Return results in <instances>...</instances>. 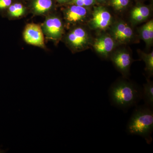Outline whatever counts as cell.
Wrapping results in <instances>:
<instances>
[{"label": "cell", "mask_w": 153, "mask_h": 153, "mask_svg": "<svg viewBox=\"0 0 153 153\" xmlns=\"http://www.w3.org/2000/svg\"><path fill=\"white\" fill-rule=\"evenodd\" d=\"M129 0H111V4L117 10H122L128 5Z\"/></svg>", "instance_id": "e0dca14e"}, {"label": "cell", "mask_w": 153, "mask_h": 153, "mask_svg": "<svg viewBox=\"0 0 153 153\" xmlns=\"http://www.w3.org/2000/svg\"><path fill=\"white\" fill-rule=\"evenodd\" d=\"M97 1H104L105 0H97Z\"/></svg>", "instance_id": "7402d4cb"}, {"label": "cell", "mask_w": 153, "mask_h": 153, "mask_svg": "<svg viewBox=\"0 0 153 153\" xmlns=\"http://www.w3.org/2000/svg\"><path fill=\"white\" fill-rule=\"evenodd\" d=\"M72 2L76 5L88 7L96 3V0H73Z\"/></svg>", "instance_id": "ac0fdd59"}, {"label": "cell", "mask_w": 153, "mask_h": 153, "mask_svg": "<svg viewBox=\"0 0 153 153\" xmlns=\"http://www.w3.org/2000/svg\"><path fill=\"white\" fill-rule=\"evenodd\" d=\"M113 62L118 69L124 75L128 74L129 69L132 62L131 55L128 52H118L112 57Z\"/></svg>", "instance_id": "52a82bcc"}, {"label": "cell", "mask_w": 153, "mask_h": 153, "mask_svg": "<svg viewBox=\"0 0 153 153\" xmlns=\"http://www.w3.org/2000/svg\"><path fill=\"white\" fill-rule=\"evenodd\" d=\"M149 9L148 7L139 6L134 8L132 11L131 19L135 22H142L149 17Z\"/></svg>", "instance_id": "7c38bea8"}, {"label": "cell", "mask_w": 153, "mask_h": 153, "mask_svg": "<svg viewBox=\"0 0 153 153\" xmlns=\"http://www.w3.org/2000/svg\"><path fill=\"white\" fill-rule=\"evenodd\" d=\"M4 151L2 150L1 149H0V153H4Z\"/></svg>", "instance_id": "44dd1931"}, {"label": "cell", "mask_w": 153, "mask_h": 153, "mask_svg": "<svg viewBox=\"0 0 153 153\" xmlns=\"http://www.w3.org/2000/svg\"><path fill=\"white\" fill-rule=\"evenodd\" d=\"M12 2V0H0V10H3L9 8Z\"/></svg>", "instance_id": "d6986e66"}, {"label": "cell", "mask_w": 153, "mask_h": 153, "mask_svg": "<svg viewBox=\"0 0 153 153\" xmlns=\"http://www.w3.org/2000/svg\"><path fill=\"white\" fill-rule=\"evenodd\" d=\"M133 30L124 23H120L115 26L112 30V35L117 41L124 43L128 41L133 36Z\"/></svg>", "instance_id": "9c48e42d"}, {"label": "cell", "mask_w": 153, "mask_h": 153, "mask_svg": "<svg viewBox=\"0 0 153 153\" xmlns=\"http://www.w3.org/2000/svg\"><path fill=\"white\" fill-rule=\"evenodd\" d=\"M114 43L112 38L108 36H103L96 39L93 47L97 53L107 57L112 51Z\"/></svg>", "instance_id": "ba28073f"}, {"label": "cell", "mask_w": 153, "mask_h": 153, "mask_svg": "<svg viewBox=\"0 0 153 153\" xmlns=\"http://www.w3.org/2000/svg\"><path fill=\"white\" fill-rule=\"evenodd\" d=\"M142 98L144 100L145 105L153 109V83L152 81L147 80L144 84L142 90Z\"/></svg>", "instance_id": "8fae6325"}, {"label": "cell", "mask_w": 153, "mask_h": 153, "mask_svg": "<svg viewBox=\"0 0 153 153\" xmlns=\"http://www.w3.org/2000/svg\"><path fill=\"white\" fill-rule=\"evenodd\" d=\"M8 8V13L13 17L18 18L22 16L25 13V8L22 4L20 3L11 4Z\"/></svg>", "instance_id": "9a60e30c"}, {"label": "cell", "mask_w": 153, "mask_h": 153, "mask_svg": "<svg viewBox=\"0 0 153 153\" xmlns=\"http://www.w3.org/2000/svg\"><path fill=\"white\" fill-rule=\"evenodd\" d=\"M142 57L146 64V70L149 74L152 75L153 71V52L149 54H143Z\"/></svg>", "instance_id": "2e32d148"}, {"label": "cell", "mask_w": 153, "mask_h": 153, "mask_svg": "<svg viewBox=\"0 0 153 153\" xmlns=\"http://www.w3.org/2000/svg\"><path fill=\"white\" fill-rule=\"evenodd\" d=\"M109 95L114 105L122 109H127L142 98V90L133 82L120 79L110 88Z\"/></svg>", "instance_id": "6da1fadb"}, {"label": "cell", "mask_w": 153, "mask_h": 153, "mask_svg": "<svg viewBox=\"0 0 153 153\" xmlns=\"http://www.w3.org/2000/svg\"><path fill=\"white\" fill-rule=\"evenodd\" d=\"M52 6V0H35L33 3V10L36 13L43 14L49 11Z\"/></svg>", "instance_id": "4fadbf2b"}, {"label": "cell", "mask_w": 153, "mask_h": 153, "mask_svg": "<svg viewBox=\"0 0 153 153\" xmlns=\"http://www.w3.org/2000/svg\"><path fill=\"white\" fill-rule=\"evenodd\" d=\"M24 38L28 44L41 47L44 46V34L39 25L28 24L24 31Z\"/></svg>", "instance_id": "3957f363"}, {"label": "cell", "mask_w": 153, "mask_h": 153, "mask_svg": "<svg viewBox=\"0 0 153 153\" xmlns=\"http://www.w3.org/2000/svg\"><path fill=\"white\" fill-rule=\"evenodd\" d=\"M57 1L60 2H65L67 1L68 0H57Z\"/></svg>", "instance_id": "ffe728a7"}, {"label": "cell", "mask_w": 153, "mask_h": 153, "mask_svg": "<svg viewBox=\"0 0 153 153\" xmlns=\"http://www.w3.org/2000/svg\"><path fill=\"white\" fill-rule=\"evenodd\" d=\"M153 109L145 105L134 111L127 126L128 134L142 137L149 144L152 141Z\"/></svg>", "instance_id": "7a4b0ae2"}, {"label": "cell", "mask_w": 153, "mask_h": 153, "mask_svg": "<svg viewBox=\"0 0 153 153\" xmlns=\"http://www.w3.org/2000/svg\"><path fill=\"white\" fill-rule=\"evenodd\" d=\"M141 36L144 41L148 44H150L153 40V22L151 20L142 28Z\"/></svg>", "instance_id": "5bb4252c"}, {"label": "cell", "mask_w": 153, "mask_h": 153, "mask_svg": "<svg viewBox=\"0 0 153 153\" xmlns=\"http://www.w3.org/2000/svg\"><path fill=\"white\" fill-rule=\"evenodd\" d=\"M111 21V15L104 7H98L94 9L91 22L92 27L105 30L109 26Z\"/></svg>", "instance_id": "277c9868"}, {"label": "cell", "mask_w": 153, "mask_h": 153, "mask_svg": "<svg viewBox=\"0 0 153 153\" xmlns=\"http://www.w3.org/2000/svg\"><path fill=\"white\" fill-rule=\"evenodd\" d=\"M68 40L70 45L75 49H82L88 43V36L84 29L76 28L68 34Z\"/></svg>", "instance_id": "8992f818"}, {"label": "cell", "mask_w": 153, "mask_h": 153, "mask_svg": "<svg viewBox=\"0 0 153 153\" xmlns=\"http://www.w3.org/2000/svg\"><path fill=\"white\" fill-rule=\"evenodd\" d=\"M87 10L84 7L74 5L70 7L66 13V19L71 23L82 21L86 16Z\"/></svg>", "instance_id": "30bf717a"}, {"label": "cell", "mask_w": 153, "mask_h": 153, "mask_svg": "<svg viewBox=\"0 0 153 153\" xmlns=\"http://www.w3.org/2000/svg\"><path fill=\"white\" fill-rule=\"evenodd\" d=\"M43 28L46 36L51 39H59L63 33L62 22L57 17H51L47 19L44 23Z\"/></svg>", "instance_id": "5b68a950"}]
</instances>
